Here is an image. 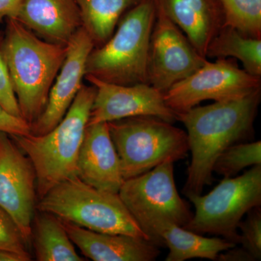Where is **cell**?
Here are the masks:
<instances>
[{
    "mask_svg": "<svg viewBox=\"0 0 261 261\" xmlns=\"http://www.w3.org/2000/svg\"><path fill=\"white\" fill-rule=\"evenodd\" d=\"M0 105L13 116L23 118L20 113L14 89L0 49Z\"/></svg>",
    "mask_w": 261,
    "mask_h": 261,
    "instance_id": "cell-26",
    "label": "cell"
},
{
    "mask_svg": "<svg viewBox=\"0 0 261 261\" xmlns=\"http://www.w3.org/2000/svg\"><path fill=\"white\" fill-rule=\"evenodd\" d=\"M94 48L88 33L81 27L67 44L64 61L51 85L45 108L31 125L32 135H45L64 118L83 86L87 58Z\"/></svg>",
    "mask_w": 261,
    "mask_h": 261,
    "instance_id": "cell-13",
    "label": "cell"
},
{
    "mask_svg": "<svg viewBox=\"0 0 261 261\" xmlns=\"http://www.w3.org/2000/svg\"><path fill=\"white\" fill-rule=\"evenodd\" d=\"M207 58L239 60L245 71L261 77V39L245 37L229 25H224L209 43Z\"/></svg>",
    "mask_w": 261,
    "mask_h": 261,
    "instance_id": "cell-21",
    "label": "cell"
},
{
    "mask_svg": "<svg viewBox=\"0 0 261 261\" xmlns=\"http://www.w3.org/2000/svg\"><path fill=\"white\" fill-rule=\"evenodd\" d=\"M35 214L31 240L38 261H84L66 232L61 220L53 215Z\"/></svg>",
    "mask_w": 261,
    "mask_h": 261,
    "instance_id": "cell-19",
    "label": "cell"
},
{
    "mask_svg": "<svg viewBox=\"0 0 261 261\" xmlns=\"http://www.w3.org/2000/svg\"><path fill=\"white\" fill-rule=\"evenodd\" d=\"M156 8L185 33L195 49L206 58L213 38L224 25L219 0H153Z\"/></svg>",
    "mask_w": 261,
    "mask_h": 261,
    "instance_id": "cell-18",
    "label": "cell"
},
{
    "mask_svg": "<svg viewBox=\"0 0 261 261\" xmlns=\"http://www.w3.org/2000/svg\"><path fill=\"white\" fill-rule=\"evenodd\" d=\"M76 176L97 190L119 192L124 179L108 123L86 127L77 161Z\"/></svg>",
    "mask_w": 261,
    "mask_h": 261,
    "instance_id": "cell-14",
    "label": "cell"
},
{
    "mask_svg": "<svg viewBox=\"0 0 261 261\" xmlns=\"http://www.w3.org/2000/svg\"><path fill=\"white\" fill-rule=\"evenodd\" d=\"M201 195L187 196L195 212L185 228L200 235L221 236L237 245L243 216L261 205V165L238 177L224 178L207 195Z\"/></svg>",
    "mask_w": 261,
    "mask_h": 261,
    "instance_id": "cell-7",
    "label": "cell"
},
{
    "mask_svg": "<svg viewBox=\"0 0 261 261\" xmlns=\"http://www.w3.org/2000/svg\"><path fill=\"white\" fill-rule=\"evenodd\" d=\"M0 261H29L28 258L10 250H0Z\"/></svg>",
    "mask_w": 261,
    "mask_h": 261,
    "instance_id": "cell-30",
    "label": "cell"
},
{
    "mask_svg": "<svg viewBox=\"0 0 261 261\" xmlns=\"http://www.w3.org/2000/svg\"><path fill=\"white\" fill-rule=\"evenodd\" d=\"M260 102L258 90L242 99L195 106L176 114V120L186 127L192 154L184 195H200L204 187L212 184L217 158L252 135Z\"/></svg>",
    "mask_w": 261,
    "mask_h": 261,
    "instance_id": "cell-1",
    "label": "cell"
},
{
    "mask_svg": "<svg viewBox=\"0 0 261 261\" xmlns=\"http://www.w3.org/2000/svg\"><path fill=\"white\" fill-rule=\"evenodd\" d=\"M0 132L9 135H29L31 125L23 118L13 116L0 105Z\"/></svg>",
    "mask_w": 261,
    "mask_h": 261,
    "instance_id": "cell-27",
    "label": "cell"
},
{
    "mask_svg": "<svg viewBox=\"0 0 261 261\" xmlns=\"http://www.w3.org/2000/svg\"><path fill=\"white\" fill-rule=\"evenodd\" d=\"M144 232L158 247H167L166 261L193 258L216 260L220 252L236 246L226 239L206 238L174 224L159 214L145 215L136 219Z\"/></svg>",
    "mask_w": 261,
    "mask_h": 261,
    "instance_id": "cell-15",
    "label": "cell"
},
{
    "mask_svg": "<svg viewBox=\"0 0 261 261\" xmlns=\"http://www.w3.org/2000/svg\"><path fill=\"white\" fill-rule=\"evenodd\" d=\"M84 78L96 89L88 124L108 123L135 116H154L173 123L176 113L165 102L164 94L147 83L125 86L91 75Z\"/></svg>",
    "mask_w": 261,
    "mask_h": 261,
    "instance_id": "cell-12",
    "label": "cell"
},
{
    "mask_svg": "<svg viewBox=\"0 0 261 261\" xmlns=\"http://www.w3.org/2000/svg\"><path fill=\"white\" fill-rule=\"evenodd\" d=\"M173 163L166 161L140 176L124 180L118 195L135 220L159 214L182 227L190 222L193 213L178 194Z\"/></svg>",
    "mask_w": 261,
    "mask_h": 261,
    "instance_id": "cell-10",
    "label": "cell"
},
{
    "mask_svg": "<svg viewBox=\"0 0 261 261\" xmlns=\"http://www.w3.org/2000/svg\"><path fill=\"white\" fill-rule=\"evenodd\" d=\"M37 210L91 231L150 240L118 194L97 190L77 176L53 187L38 202Z\"/></svg>",
    "mask_w": 261,
    "mask_h": 261,
    "instance_id": "cell-5",
    "label": "cell"
},
{
    "mask_svg": "<svg viewBox=\"0 0 261 261\" xmlns=\"http://www.w3.org/2000/svg\"><path fill=\"white\" fill-rule=\"evenodd\" d=\"M60 220L73 243L91 260L153 261L161 254L159 247L150 240L121 233L97 232Z\"/></svg>",
    "mask_w": 261,
    "mask_h": 261,
    "instance_id": "cell-16",
    "label": "cell"
},
{
    "mask_svg": "<svg viewBox=\"0 0 261 261\" xmlns=\"http://www.w3.org/2000/svg\"><path fill=\"white\" fill-rule=\"evenodd\" d=\"M207 61L185 33L156 8L147 56V83L165 94Z\"/></svg>",
    "mask_w": 261,
    "mask_h": 261,
    "instance_id": "cell-9",
    "label": "cell"
},
{
    "mask_svg": "<svg viewBox=\"0 0 261 261\" xmlns=\"http://www.w3.org/2000/svg\"><path fill=\"white\" fill-rule=\"evenodd\" d=\"M260 88V77L241 69L236 59L220 58L214 63L206 61L195 73L175 84L164 94V99L177 114L205 100H235Z\"/></svg>",
    "mask_w": 261,
    "mask_h": 261,
    "instance_id": "cell-8",
    "label": "cell"
},
{
    "mask_svg": "<svg viewBox=\"0 0 261 261\" xmlns=\"http://www.w3.org/2000/svg\"><path fill=\"white\" fill-rule=\"evenodd\" d=\"M238 228L241 230L240 242L242 247L253 257L254 260L261 259V207H254L249 211L247 218L240 221Z\"/></svg>",
    "mask_w": 261,
    "mask_h": 261,
    "instance_id": "cell-24",
    "label": "cell"
},
{
    "mask_svg": "<svg viewBox=\"0 0 261 261\" xmlns=\"http://www.w3.org/2000/svg\"><path fill=\"white\" fill-rule=\"evenodd\" d=\"M155 17L153 0H141L128 10L107 42L91 51L85 75L119 85L147 83L149 40Z\"/></svg>",
    "mask_w": 261,
    "mask_h": 261,
    "instance_id": "cell-4",
    "label": "cell"
},
{
    "mask_svg": "<svg viewBox=\"0 0 261 261\" xmlns=\"http://www.w3.org/2000/svg\"><path fill=\"white\" fill-rule=\"evenodd\" d=\"M93 85L82 86L63 120L44 135H10L32 161L39 200L53 187L76 176L77 161L95 97Z\"/></svg>",
    "mask_w": 261,
    "mask_h": 261,
    "instance_id": "cell-3",
    "label": "cell"
},
{
    "mask_svg": "<svg viewBox=\"0 0 261 261\" xmlns=\"http://www.w3.org/2000/svg\"><path fill=\"white\" fill-rule=\"evenodd\" d=\"M141 0H76L82 27L93 41L94 47L107 42L123 15Z\"/></svg>",
    "mask_w": 261,
    "mask_h": 261,
    "instance_id": "cell-20",
    "label": "cell"
},
{
    "mask_svg": "<svg viewBox=\"0 0 261 261\" xmlns=\"http://www.w3.org/2000/svg\"><path fill=\"white\" fill-rule=\"evenodd\" d=\"M2 53L20 113L32 125L42 114L61 69L66 46L48 42L15 18H8Z\"/></svg>",
    "mask_w": 261,
    "mask_h": 261,
    "instance_id": "cell-2",
    "label": "cell"
},
{
    "mask_svg": "<svg viewBox=\"0 0 261 261\" xmlns=\"http://www.w3.org/2000/svg\"><path fill=\"white\" fill-rule=\"evenodd\" d=\"M108 124L124 180L186 159L190 151L187 132L157 117H129Z\"/></svg>",
    "mask_w": 261,
    "mask_h": 261,
    "instance_id": "cell-6",
    "label": "cell"
},
{
    "mask_svg": "<svg viewBox=\"0 0 261 261\" xmlns=\"http://www.w3.org/2000/svg\"><path fill=\"white\" fill-rule=\"evenodd\" d=\"M256 165H261L260 141L239 142L220 154L215 161L213 171L224 178H231L244 168Z\"/></svg>",
    "mask_w": 261,
    "mask_h": 261,
    "instance_id": "cell-23",
    "label": "cell"
},
{
    "mask_svg": "<svg viewBox=\"0 0 261 261\" xmlns=\"http://www.w3.org/2000/svg\"><path fill=\"white\" fill-rule=\"evenodd\" d=\"M22 0H0V22L5 18H15Z\"/></svg>",
    "mask_w": 261,
    "mask_h": 261,
    "instance_id": "cell-29",
    "label": "cell"
},
{
    "mask_svg": "<svg viewBox=\"0 0 261 261\" xmlns=\"http://www.w3.org/2000/svg\"><path fill=\"white\" fill-rule=\"evenodd\" d=\"M219 261H255L253 257L243 247H231L220 252L216 258Z\"/></svg>",
    "mask_w": 261,
    "mask_h": 261,
    "instance_id": "cell-28",
    "label": "cell"
},
{
    "mask_svg": "<svg viewBox=\"0 0 261 261\" xmlns=\"http://www.w3.org/2000/svg\"><path fill=\"white\" fill-rule=\"evenodd\" d=\"M219 1L225 25L236 29L245 37L261 39V0Z\"/></svg>",
    "mask_w": 261,
    "mask_h": 261,
    "instance_id": "cell-22",
    "label": "cell"
},
{
    "mask_svg": "<svg viewBox=\"0 0 261 261\" xmlns=\"http://www.w3.org/2000/svg\"><path fill=\"white\" fill-rule=\"evenodd\" d=\"M37 198L32 161L9 135L0 132V207L14 220L29 243Z\"/></svg>",
    "mask_w": 261,
    "mask_h": 261,
    "instance_id": "cell-11",
    "label": "cell"
},
{
    "mask_svg": "<svg viewBox=\"0 0 261 261\" xmlns=\"http://www.w3.org/2000/svg\"><path fill=\"white\" fill-rule=\"evenodd\" d=\"M29 243L8 213L0 207V250H10L32 260Z\"/></svg>",
    "mask_w": 261,
    "mask_h": 261,
    "instance_id": "cell-25",
    "label": "cell"
},
{
    "mask_svg": "<svg viewBox=\"0 0 261 261\" xmlns=\"http://www.w3.org/2000/svg\"><path fill=\"white\" fill-rule=\"evenodd\" d=\"M15 19L41 39L63 46L82 27L76 0H22Z\"/></svg>",
    "mask_w": 261,
    "mask_h": 261,
    "instance_id": "cell-17",
    "label": "cell"
}]
</instances>
